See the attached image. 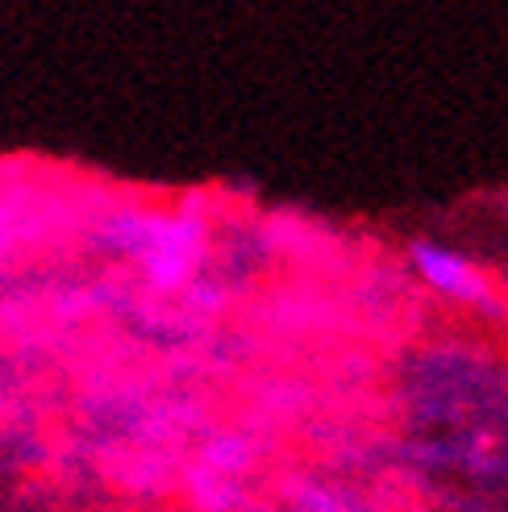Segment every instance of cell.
Returning <instances> with one entry per match:
<instances>
[{"label":"cell","instance_id":"cell-4","mask_svg":"<svg viewBox=\"0 0 508 512\" xmlns=\"http://www.w3.org/2000/svg\"><path fill=\"white\" fill-rule=\"evenodd\" d=\"M200 458H205V471H213L221 479H242L254 467V446L242 433H217V438L205 442Z\"/></svg>","mask_w":508,"mask_h":512},{"label":"cell","instance_id":"cell-2","mask_svg":"<svg viewBox=\"0 0 508 512\" xmlns=\"http://www.w3.org/2000/svg\"><path fill=\"white\" fill-rule=\"evenodd\" d=\"M409 267L429 292L450 300V304H467V309H492L496 304L492 275L479 267L471 254L454 250L438 238H413L409 242Z\"/></svg>","mask_w":508,"mask_h":512},{"label":"cell","instance_id":"cell-3","mask_svg":"<svg viewBox=\"0 0 508 512\" xmlns=\"http://www.w3.org/2000/svg\"><path fill=\"white\" fill-rule=\"evenodd\" d=\"M284 512H375V504L338 479H321V475H304L288 488Z\"/></svg>","mask_w":508,"mask_h":512},{"label":"cell","instance_id":"cell-1","mask_svg":"<svg viewBox=\"0 0 508 512\" xmlns=\"http://www.w3.org/2000/svg\"><path fill=\"white\" fill-rule=\"evenodd\" d=\"M96 246L125 259L146 288L175 292L200 275L209 254V217L200 204H121L96 225Z\"/></svg>","mask_w":508,"mask_h":512}]
</instances>
